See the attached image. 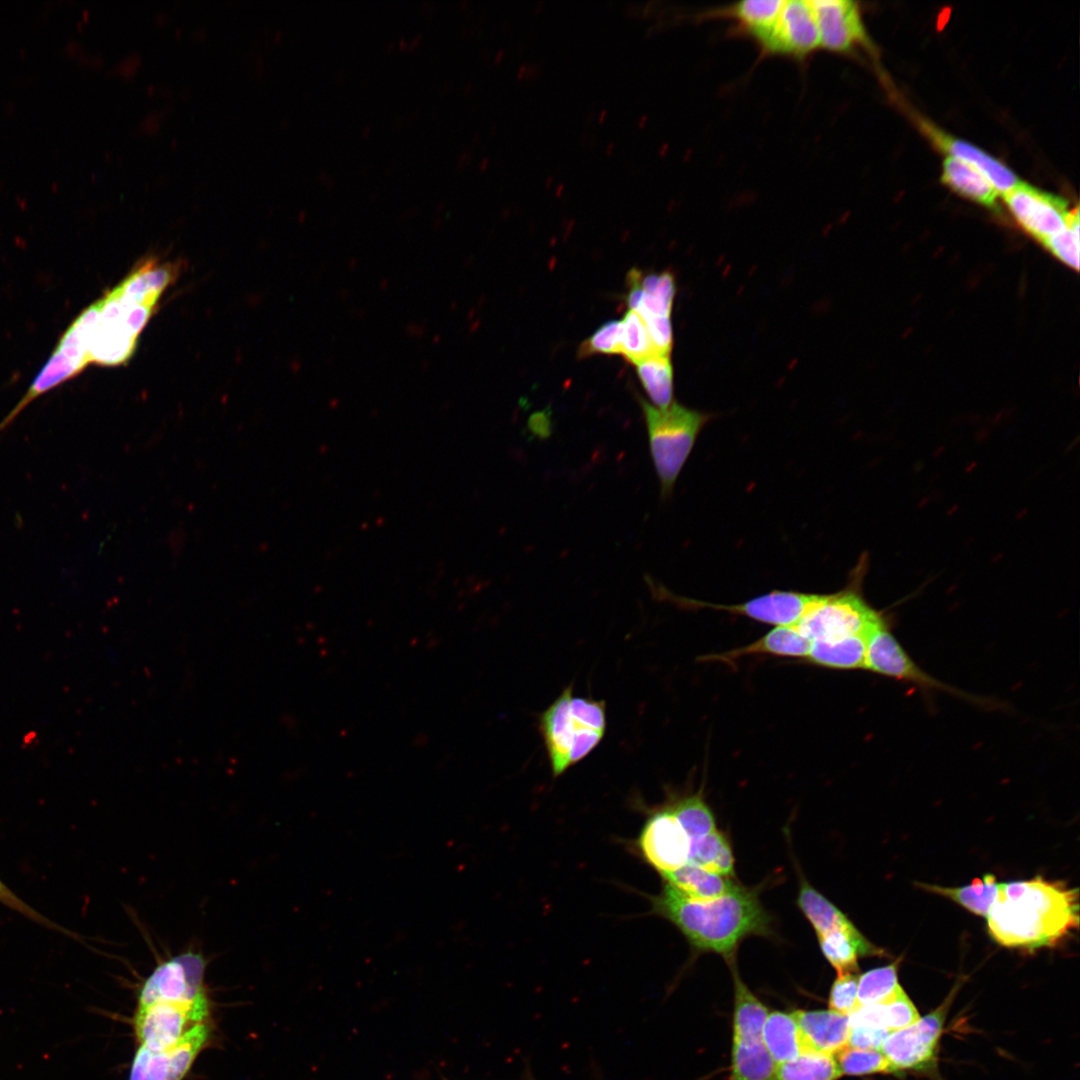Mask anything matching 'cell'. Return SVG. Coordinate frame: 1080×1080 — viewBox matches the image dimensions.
I'll return each mask as SVG.
<instances>
[{
	"label": "cell",
	"mask_w": 1080,
	"mask_h": 1080,
	"mask_svg": "<svg viewBox=\"0 0 1080 1080\" xmlns=\"http://www.w3.org/2000/svg\"><path fill=\"white\" fill-rule=\"evenodd\" d=\"M987 917L994 941L1034 951L1055 946L1079 926V893L1042 876L998 883Z\"/></svg>",
	"instance_id": "1"
},
{
	"label": "cell",
	"mask_w": 1080,
	"mask_h": 1080,
	"mask_svg": "<svg viewBox=\"0 0 1080 1080\" xmlns=\"http://www.w3.org/2000/svg\"><path fill=\"white\" fill-rule=\"evenodd\" d=\"M651 904L652 912L669 920L695 949L717 953L729 964L744 938L771 932V919L757 892L739 885L721 897L698 901L665 882Z\"/></svg>",
	"instance_id": "2"
},
{
	"label": "cell",
	"mask_w": 1080,
	"mask_h": 1080,
	"mask_svg": "<svg viewBox=\"0 0 1080 1080\" xmlns=\"http://www.w3.org/2000/svg\"><path fill=\"white\" fill-rule=\"evenodd\" d=\"M639 400L661 497L665 499L671 495L698 435L712 415L675 401L666 407H656L642 398Z\"/></svg>",
	"instance_id": "3"
},
{
	"label": "cell",
	"mask_w": 1080,
	"mask_h": 1080,
	"mask_svg": "<svg viewBox=\"0 0 1080 1080\" xmlns=\"http://www.w3.org/2000/svg\"><path fill=\"white\" fill-rule=\"evenodd\" d=\"M884 615L872 608L854 588L823 594L795 625L813 641H836L853 635H867Z\"/></svg>",
	"instance_id": "4"
},
{
	"label": "cell",
	"mask_w": 1080,
	"mask_h": 1080,
	"mask_svg": "<svg viewBox=\"0 0 1080 1080\" xmlns=\"http://www.w3.org/2000/svg\"><path fill=\"white\" fill-rule=\"evenodd\" d=\"M209 1015L207 994L187 1002H156L137 1006L134 1017L139 1043L153 1051L173 1046L190 1028Z\"/></svg>",
	"instance_id": "5"
},
{
	"label": "cell",
	"mask_w": 1080,
	"mask_h": 1080,
	"mask_svg": "<svg viewBox=\"0 0 1080 1080\" xmlns=\"http://www.w3.org/2000/svg\"><path fill=\"white\" fill-rule=\"evenodd\" d=\"M865 669L919 686L977 702V698L953 688L923 671L906 653L889 629L884 616L866 635Z\"/></svg>",
	"instance_id": "6"
},
{
	"label": "cell",
	"mask_w": 1080,
	"mask_h": 1080,
	"mask_svg": "<svg viewBox=\"0 0 1080 1080\" xmlns=\"http://www.w3.org/2000/svg\"><path fill=\"white\" fill-rule=\"evenodd\" d=\"M205 966L203 956L191 951L162 962L145 980L137 1006L187 1002L207 994L203 982Z\"/></svg>",
	"instance_id": "7"
},
{
	"label": "cell",
	"mask_w": 1080,
	"mask_h": 1080,
	"mask_svg": "<svg viewBox=\"0 0 1080 1080\" xmlns=\"http://www.w3.org/2000/svg\"><path fill=\"white\" fill-rule=\"evenodd\" d=\"M945 1006H941L906 1028L891 1031L880 1051L891 1072L927 1070L935 1065L939 1039L943 1032Z\"/></svg>",
	"instance_id": "8"
},
{
	"label": "cell",
	"mask_w": 1080,
	"mask_h": 1080,
	"mask_svg": "<svg viewBox=\"0 0 1080 1080\" xmlns=\"http://www.w3.org/2000/svg\"><path fill=\"white\" fill-rule=\"evenodd\" d=\"M764 54L806 58L820 48L819 32L809 1L784 0L773 25L755 41Z\"/></svg>",
	"instance_id": "9"
},
{
	"label": "cell",
	"mask_w": 1080,
	"mask_h": 1080,
	"mask_svg": "<svg viewBox=\"0 0 1080 1080\" xmlns=\"http://www.w3.org/2000/svg\"><path fill=\"white\" fill-rule=\"evenodd\" d=\"M822 594L798 591H772L737 604H716L682 597H670L686 608H705L744 616L777 626H795Z\"/></svg>",
	"instance_id": "10"
},
{
	"label": "cell",
	"mask_w": 1080,
	"mask_h": 1080,
	"mask_svg": "<svg viewBox=\"0 0 1080 1080\" xmlns=\"http://www.w3.org/2000/svg\"><path fill=\"white\" fill-rule=\"evenodd\" d=\"M209 1035L208 1025L202 1022L165 1050L153 1051L140 1045L132 1061L129 1080H183Z\"/></svg>",
	"instance_id": "11"
},
{
	"label": "cell",
	"mask_w": 1080,
	"mask_h": 1080,
	"mask_svg": "<svg viewBox=\"0 0 1080 1080\" xmlns=\"http://www.w3.org/2000/svg\"><path fill=\"white\" fill-rule=\"evenodd\" d=\"M636 845L641 857L659 873L673 871L688 862L690 838L667 807L647 818Z\"/></svg>",
	"instance_id": "12"
},
{
	"label": "cell",
	"mask_w": 1080,
	"mask_h": 1080,
	"mask_svg": "<svg viewBox=\"0 0 1080 1080\" xmlns=\"http://www.w3.org/2000/svg\"><path fill=\"white\" fill-rule=\"evenodd\" d=\"M1002 196L1016 221L1042 242L1069 223L1072 211L1058 196L1021 182Z\"/></svg>",
	"instance_id": "13"
},
{
	"label": "cell",
	"mask_w": 1080,
	"mask_h": 1080,
	"mask_svg": "<svg viewBox=\"0 0 1080 1080\" xmlns=\"http://www.w3.org/2000/svg\"><path fill=\"white\" fill-rule=\"evenodd\" d=\"M819 32L820 48L836 53H848L867 37L860 8L850 0L809 1Z\"/></svg>",
	"instance_id": "14"
},
{
	"label": "cell",
	"mask_w": 1080,
	"mask_h": 1080,
	"mask_svg": "<svg viewBox=\"0 0 1080 1080\" xmlns=\"http://www.w3.org/2000/svg\"><path fill=\"white\" fill-rule=\"evenodd\" d=\"M573 688L565 687L554 702L538 716V730L542 737L554 778L561 776L569 766V753L580 728L571 712Z\"/></svg>",
	"instance_id": "15"
},
{
	"label": "cell",
	"mask_w": 1080,
	"mask_h": 1080,
	"mask_svg": "<svg viewBox=\"0 0 1080 1080\" xmlns=\"http://www.w3.org/2000/svg\"><path fill=\"white\" fill-rule=\"evenodd\" d=\"M799 1029L803 1051L836 1055L848 1046L849 1016L833 1010L791 1012Z\"/></svg>",
	"instance_id": "16"
},
{
	"label": "cell",
	"mask_w": 1080,
	"mask_h": 1080,
	"mask_svg": "<svg viewBox=\"0 0 1080 1080\" xmlns=\"http://www.w3.org/2000/svg\"><path fill=\"white\" fill-rule=\"evenodd\" d=\"M178 272L177 264H159L157 259L149 258L111 291L124 302L153 308Z\"/></svg>",
	"instance_id": "17"
},
{
	"label": "cell",
	"mask_w": 1080,
	"mask_h": 1080,
	"mask_svg": "<svg viewBox=\"0 0 1080 1080\" xmlns=\"http://www.w3.org/2000/svg\"><path fill=\"white\" fill-rule=\"evenodd\" d=\"M811 641L796 626H777L756 641L729 651L701 657L705 662L732 664L744 656L771 655L779 657L805 658L808 656Z\"/></svg>",
	"instance_id": "18"
},
{
	"label": "cell",
	"mask_w": 1080,
	"mask_h": 1080,
	"mask_svg": "<svg viewBox=\"0 0 1080 1080\" xmlns=\"http://www.w3.org/2000/svg\"><path fill=\"white\" fill-rule=\"evenodd\" d=\"M923 128L937 146L947 152L949 156L969 163L978 169L991 182L998 194L1004 195L1020 183L1017 176L1009 168L979 148L956 139L929 124H924Z\"/></svg>",
	"instance_id": "19"
},
{
	"label": "cell",
	"mask_w": 1080,
	"mask_h": 1080,
	"mask_svg": "<svg viewBox=\"0 0 1080 1080\" xmlns=\"http://www.w3.org/2000/svg\"><path fill=\"white\" fill-rule=\"evenodd\" d=\"M818 941L824 957L837 974L858 972V957L860 956L885 954V951L869 942L856 927L819 935Z\"/></svg>",
	"instance_id": "20"
},
{
	"label": "cell",
	"mask_w": 1080,
	"mask_h": 1080,
	"mask_svg": "<svg viewBox=\"0 0 1080 1080\" xmlns=\"http://www.w3.org/2000/svg\"><path fill=\"white\" fill-rule=\"evenodd\" d=\"M663 880L687 897L706 901L721 897L738 887L732 879L720 876L687 862L669 872L660 873Z\"/></svg>",
	"instance_id": "21"
},
{
	"label": "cell",
	"mask_w": 1080,
	"mask_h": 1080,
	"mask_svg": "<svg viewBox=\"0 0 1080 1080\" xmlns=\"http://www.w3.org/2000/svg\"><path fill=\"white\" fill-rule=\"evenodd\" d=\"M734 981L733 1038L741 1040L762 1039L768 1016L767 1007L741 980L734 963L730 964Z\"/></svg>",
	"instance_id": "22"
},
{
	"label": "cell",
	"mask_w": 1080,
	"mask_h": 1080,
	"mask_svg": "<svg viewBox=\"0 0 1080 1080\" xmlns=\"http://www.w3.org/2000/svg\"><path fill=\"white\" fill-rule=\"evenodd\" d=\"M806 660L833 669H865L866 635H853L830 642L813 641Z\"/></svg>",
	"instance_id": "23"
},
{
	"label": "cell",
	"mask_w": 1080,
	"mask_h": 1080,
	"mask_svg": "<svg viewBox=\"0 0 1080 1080\" xmlns=\"http://www.w3.org/2000/svg\"><path fill=\"white\" fill-rule=\"evenodd\" d=\"M776 1067L762 1039L733 1038L729 1080H775Z\"/></svg>",
	"instance_id": "24"
},
{
	"label": "cell",
	"mask_w": 1080,
	"mask_h": 1080,
	"mask_svg": "<svg viewBox=\"0 0 1080 1080\" xmlns=\"http://www.w3.org/2000/svg\"><path fill=\"white\" fill-rule=\"evenodd\" d=\"M943 183L954 191L982 205L994 207L998 192L991 182L974 166L948 156L943 162Z\"/></svg>",
	"instance_id": "25"
},
{
	"label": "cell",
	"mask_w": 1080,
	"mask_h": 1080,
	"mask_svg": "<svg viewBox=\"0 0 1080 1080\" xmlns=\"http://www.w3.org/2000/svg\"><path fill=\"white\" fill-rule=\"evenodd\" d=\"M783 3L784 0H743L707 15L734 19L739 29L755 41L773 25Z\"/></svg>",
	"instance_id": "26"
},
{
	"label": "cell",
	"mask_w": 1080,
	"mask_h": 1080,
	"mask_svg": "<svg viewBox=\"0 0 1080 1080\" xmlns=\"http://www.w3.org/2000/svg\"><path fill=\"white\" fill-rule=\"evenodd\" d=\"M762 1040L776 1064L792 1060L803 1052L799 1029L792 1013H769Z\"/></svg>",
	"instance_id": "27"
},
{
	"label": "cell",
	"mask_w": 1080,
	"mask_h": 1080,
	"mask_svg": "<svg viewBox=\"0 0 1080 1080\" xmlns=\"http://www.w3.org/2000/svg\"><path fill=\"white\" fill-rule=\"evenodd\" d=\"M641 297L634 310L642 319L671 318L676 282L672 272L647 273L639 276Z\"/></svg>",
	"instance_id": "28"
},
{
	"label": "cell",
	"mask_w": 1080,
	"mask_h": 1080,
	"mask_svg": "<svg viewBox=\"0 0 1080 1080\" xmlns=\"http://www.w3.org/2000/svg\"><path fill=\"white\" fill-rule=\"evenodd\" d=\"M917 885L929 892L949 898L976 915L985 917L990 911L998 889V882L993 874L975 878L971 884L962 887H943L927 883Z\"/></svg>",
	"instance_id": "29"
},
{
	"label": "cell",
	"mask_w": 1080,
	"mask_h": 1080,
	"mask_svg": "<svg viewBox=\"0 0 1080 1080\" xmlns=\"http://www.w3.org/2000/svg\"><path fill=\"white\" fill-rule=\"evenodd\" d=\"M797 904L817 936L834 930H849L855 927L843 912L807 881L801 882Z\"/></svg>",
	"instance_id": "30"
},
{
	"label": "cell",
	"mask_w": 1080,
	"mask_h": 1080,
	"mask_svg": "<svg viewBox=\"0 0 1080 1080\" xmlns=\"http://www.w3.org/2000/svg\"><path fill=\"white\" fill-rule=\"evenodd\" d=\"M688 862L729 879L735 876L731 846L717 830L690 840Z\"/></svg>",
	"instance_id": "31"
},
{
	"label": "cell",
	"mask_w": 1080,
	"mask_h": 1080,
	"mask_svg": "<svg viewBox=\"0 0 1080 1080\" xmlns=\"http://www.w3.org/2000/svg\"><path fill=\"white\" fill-rule=\"evenodd\" d=\"M633 365L653 405L666 407L673 402V367L670 355L654 354Z\"/></svg>",
	"instance_id": "32"
},
{
	"label": "cell",
	"mask_w": 1080,
	"mask_h": 1080,
	"mask_svg": "<svg viewBox=\"0 0 1080 1080\" xmlns=\"http://www.w3.org/2000/svg\"><path fill=\"white\" fill-rule=\"evenodd\" d=\"M842 1076L834 1055L803 1051L777 1064L775 1080H837Z\"/></svg>",
	"instance_id": "33"
},
{
	"label": "cell",
	"mask_w": 1080,
	"mask_h": 1080,
	"mask_svg": "<svg viewBox=\"0 0 1080 1080\" xmlns=\"http://www.w3.org/2000/svg\"><path fill=\"white\" fill-rule=\"evenodd\" d=\"M666 807L677 818L690 840L716 830L714 815L701 791L676 798Z\"/></svg>",
	"instance_id": "34"
},
{
	"label": "cell",
	"mask_w": 1080,
	"mask_h": 1080,
	"mask_svg": "<svg viewBox=\"0 0 1080 1080\" xmlns=\"http://www.w3.org/2000/svg\"><path fill=\"white\" fill-rule=\"evenodd\" d=\"M899 963L900 959L859 976L857 988L859 1007L886 1003L896 994L901 987L897 976Z\"/></svg>",
	"instance_id": "35"
},
{
	"label": "cell",
	"mask_w": 1080,
	"mask_h": 1080,
	"mask_svg": "<svg viewBox=\"0 0 1080 1080\" xmlns=\"http://www.w3.org/2000/svg\"><path fill=\"white\" fill-rule=\"evenodd\" d=\"M654 354L661 353L656 349L646 324L636 312L628 310L621 320L620 355L633 364Z\"/></svg>",
	"instance_id": "36"
},
{
	"label": "cell",
	"mask_w": 1080,
	"mask_h": 1080,
	"mask_svg": "<svg viewBox=\"0 0 1080 1080\" xmlns=\"http://www.w3.org/2000/svg\"><path fill=\"white\" fill-rule=\"evenodd\" d=\"M842 1075H868L891 1073V1067L880 1050L859 1049L847 1046L835 1055Z\"/></svg>",
	"instance_id": "37"
},
{
	"label": "cell",
	"mask_w": 1080,
	"mask_h": 1080,
	"mask_svg": "<svg viewBox=\"0 0 1080 1080\" xmlns=\"http://www.w3.org/2000/svg\"><path fill=\"white\" fill-rule=\"evenodd\" d=\"M1043 243L1065 264L1078 269L1080 247L1078 209L1071 212L1069 223L1063 230Z\"/></svg>",
	"instance_id": "38"
},
{
	"label": "cell",
	"mask_w": 1080,
	"mask_h": 1080,
	"mask_svg": "<svg viewBox=\"0 0 1080 1080\" xmlns=\"http://www.w3.org/2000/svg\"><path fill=\"white\" fill-rule=\"evenodd\" d=\"M621 320H611L600 326L577 349V358L585 359L596 354H620Z\"/></svg>",
	"instance_id": "39"
},
{
	"label": "cell",
	"mask_w": 1080,
	"mask_h": 1080,
	"mask_svg": "<svg viewBox=\"0 0 1080 1080\" xmlns=\"http://www.w3.org/2000/svg\"><path fill=\"white\" fill-rule=\"evenodd\" d=\"M858 979L857 972L838 974L829 994L828 1005L830 1010L849 1016L859 1008L857 1001Z\"/></svg>",
	"instance_id": "40"
},
{
	"label": "cell",
	"mask_w": 1080,
	"mask_h": 1080,
	"mask_svg": "<svg viewBox=\"0 0 1080 1080\" xmlns=\"http://www.w3.org/2000/svg\"><path fill=\"white\" fill-rule=\"evenodd\" d=\"M886 1028L889 1031H896L908 1026L913 1025L919 1019V1013L911 1002L907 994L902 987L898 989L896 994L883 1003Z\"/></svg>",
	"instance_id": "41"
},
{
	"label": "cell",
	"mask_w": 1080,
	"mask_h": 1080,
	"mask_svg": "<svg viewBox=\"0 0 1080 1080\" xmlns=\"http://www.w3.org/2000/svg\"><path fill=\"white\" fill-rule=\"evenodd\" d=\"M571 712L579 724L605 733L607 728L605 701L572 696Z\"/></svg>",
	"instance_id": "42"
},
{
	"label": "cell",
	"mask_w": 1080,
	"mask_h": 1080,
	"mask_svg": "<svg viewBox=\"0 0 1080 1080\" xmlns=\"http://www.w3.org/2000/svg\"><path fill=\"white\" fill-rule=\"evenodd\" d=\"M0 903L7 908L21 914L27 919L42 925L48 929L73 936V932L65 929L63 926L53 922L49 918L45 917L39 911L28 905L17 894H15L1 879H0Z\"/></svg>",
	"instance_id": "43"
},
{
	"label": "cell",
	"mask_w": 1080,
	"mask_h": 1080,
	"mask_svg": "<svg viewBox=\"0 0 1080 1080\" xmlns=\"http://www.w3.org/2000/svg\"><path fill=\"white\" fill-rule=\"evenodd\" d=\"M891 1031L863 1026H851L848 1046L859 1049L880 1050Z\"/></svg>",
	"instance_id": "44"
},
{
	"label": "cell",
	"mask_w": 1080,
	"mask_h": 1080,
	"mask_svg": "<svg viewBox=\"0 0 1080 1080\" xmlns=\"http://www.w3.org/2000/svg\"><path fill=\"white\" fill-rule=\"evenodd\" d=\"M406 333L412 337H421L425 333V326L415 323H409L406 328Z\"/></svg>",
	"instance_id": "45"
},
{
	"label": "cell",
	"mask_w": 1080,
	"mask_h": 1080,
	"mask_svg": "<svg viewBox=\"0 0 1080 1080\" xmlns=\"http://www.w3.org/2000/svg\"><path fill=\"white\" fill-rule=\"evenodd\" d=\"M357 263H358V262H357V259H356V258H354V257H353V258H351V259L349 260V262H348V267H349V269H350V270H355V269H356V267H357Z\"/></svg>",
	"instance_id": "46"
},
{
	"label": "cell",
	"mask_w": 1080,
	"mask_h": 1080,
	"mask_svg": "<svg viewBox=\"0 0 1080 1080\" xmlns=\"http://www.w3.org/2000/svg\"><path fill=\"white\" fill-rule=\"evenodd\" d=\"M388 284H389V281L387 279H382L380 281V283H379V287H380L381 290H386L387 287H388Z\"/></svg>",
	"instance_id": "47"
},
{
	"label": "cell",
	"mask_w": 1080,
	"mask_h": 1080,
	"mask_svg": "<svg viewBox=\"0 0 1080 1080\" xmlns=\"http://www.w3.org/2000/svg\"><path fill=\"white\" fill-rule=\"evenodd\" d=\"M340 296L342 299H346L348 296V291L346 289L342 290Z\"/></svg>",
	"instance_id": "48"
},
{
	"label": "cell",
	"mask_w": 1080,
	"mask_h": 1080,
	"mask_svg": "<svg viewBox=\"0 0 1080 1080\" xmlns=\"http://www.w3.org/2000/svg\"><path fill=\"white\" fill-rule=\"evenodd\" d=\"M440 340H441V336H440V335H438V334H437V335H435V337L433 338V342H434V343H438V342H439Z\"/></svg>",
	"instance_id": "49"
},
{
	"label": "cell",
	"mask_w": 1080,
	"mask_h": 1080,
	"mask_svg": "<svg viewBox=\"0 0 1080 1080\" xmlns=\"http://www.w3.org/2000/svg\"><path fill=\"white\" fill-rule=\"evenodd\" d=\"M427 368H428V361L424 360L423 363H422V369L426 370Z\"/></svg>",
	"instance_id": "50"
}]
</instances>
